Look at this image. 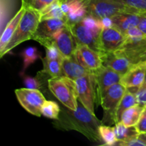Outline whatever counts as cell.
Returning <instances> with one entry per match:
<instances>
[{
  "instance_id": "1",
  "label": "cell",
  "mask_w": 146,
  "mask_h": 146,
  "mask_svg": "<svg viewBox=\"0 0 146 146\" xmlns=\"http://www.w3.org/2000/svg\"><path fill=\"white\" fill-rule=\"evenodd\" d=\"M101 124L102 121L83 105L78 106L75 111L66 107L62 108L58 118L53 122L54 126L58 129L77 131L91 142L103 144L99 134Z\"/></svg>"
},
{
  "instance_id": "2",
  "label": "cell",
  "mask_w": 146,
  "mask_h": 146,
  "mask_svg": "<svg viewBox=\"0 0 146 146\" xmlns=\"http://www.w3.org/2000/svg\"><path fill=\"white\" fill-rule=\"evenodd\" d=\"M41 21V13L30 7H26L25 12L17 30L4 50L0 51V57L11 52L16 46L28 40L32 39Z\"/></svg>"
},
{
  "instance_id": "3",
  "label": "cell",
  "mask_w": 146,
  "mask_h": 146,
  "mask_svg": "<svg viewBox=\"0 0 146 146\" xmlns=\"http://www.w3.org/2000/svg\"><path fill=\"white\" fill-rule=\"evenodd\" d=\"M48 88L64 106L73 111L77 109L78 95L75 80L64 75L51 78L48 80Z\"/></svg>"
},
{
  "instance_id": "4",
  "label": "cell",
  "mask_w": 146,
  "mask_h": 146,
  "mask_svg": "<svg viewBox=\"0 0 146 146\" xmlns=\"http://www.w3.org/2000/svg\"><path fill=\"white\" fill-rule=\"evenodd\" d=\"M121 49L133 65L146 61V36L138 27L128 29Z\"/></svg>"
},
{
  "instance_id": "5",
  "label": "cell",
  "mask_w": 146,
  "mask_h": 146,
  "mask_svg": "<svg viewBox=\"0 0 146 146\" xmlns=\"http://www.w3.org/2000/svg\"><path fill=\"white\" fill-rule=\"evenodd\" d=\"M125 91L126 88L118 83L108 88L103 95L100 103L104 112L103 124H116L117 108Z\"/></svg>"
},
{
  "instance_id": "6",
  "label": "cell",
  "mask_w": 146,
  "mask_h": 146,
  "mask_svg": "<svg viewBox=\"0 0 146 146\" xmlns=\"http://www.w3.org/2000/svg\"><path fill=\"white\" fill-rule=\"evenodd\" d=\"M15 94L20 105L27 112L37 117L42 115L41 108L46 98L39 89L19 88L15 90Z\"/></svg>"
},
{
  "instance_id": "7",
  "label": "cell",
  "mask_w": 146,
  "mask_h": 146,
  "mask_svg": "<svg viewBox=\"0 0 146 146\" xmlns=\"http://www.w3.org/2000/svg\"><path fill=\"white\" fill-rule=\"evenodd\" d=\"M93 72L96 81V104L99 106L103 95L108 88L121 82L123 75L104 65Z\"/></svg>"
},
{
  "instance_id": "8",
  "label": "cell",
  "mask_w": 146,
  "mask_h": 146,
  "mask_svg": "<svg viewBox=\"0 0 146 146\" xmlns=\"http://www.w3.org/2000/svg\"><path fill=\"white\" fill-rule=\"evenodd\" d=\"M133 9L115 0H91L87 6L88 15L98 19L104 17H111L119 13Z\"/></svg>"
},
{
  "instance_id": "9",
  "label": "cell",
  "mask_w": 146,
  "mask_h": 146,
  "mask_svg": "<svg viewBox=\"0 0 146 146\" xmlns=\"http://www.w3.org/2000/svg\"><path fill=\"white\" fill-rule=\"evenodd\" d=\"M75 81L80 102L90 112L95 114L96 81L94 72L80 77Z\"/></svg>"
},
{
  "instance_id": "10",
  "label": "cell",
  "mask_w": 146,
  "mask_h": 146,
  "mask_svg": "<svg viewBox=\"0 0 146 146\" xmlns=\"http://www.w3.org/2000/svg\"><path fill=\"white\" fill-rule=\"evenodd\" d=\"M68 24L67 19H48L41 20L36 31L33 36L32 39L39 42L43 46H46L54 43V34L59 29Z\"/></svg>"
},
{
  "instance_id": "11",
  "label": "cell",
  "mask_w": 146,
  "mask_h": 146,
  "mask_svg": "<svg viewBox=\"0 0 146 146\" xmlns=\"http://www.w3.org/2000/svg\"><path fill=\"white\" fill-rule=\"evenodd\" d=\"M68 27L74 36L78 44H84L89 46L92 49L101 53L100 46L99 35L86 27L82 21L70 23Z\"/></svg>"
},
{
  "instance_id": "12",
  "label": "cell",
  "mask_w": 146,
  "mask_h": 146,
  "mask_svg": "<svg viewBox=\"0 0 146 146\" xmlns=\"http://www.w3.org/2000/svg\"><path fill=\"white\" fill-rule=\"evenodd\" d=\"M125 40V34L115 25L111 28L101 30L99 35L101 53L115 51L122 46Z\"/></svg>"
},
{
  "instance_id": "13",
  "label": "cell",
  "mask_w": 146,
  "mask_h": 146,
  "mask_svg": "<svg viewBox=\"0 0 146 146\" xmlns=\"http://www.w3.org/2000/svg\"><path fill=\"white\" fill-rule=\"evenodd\" d=\"M53 39L63 57H71L75 54L78 44L68 24L59 29L54 34Z\"/></svg>"
},
{
  "instance_id": "14",
  "label": "cell",
  "mask_w": 146,
  "mask_h": 146,
  "mask_svg": "<svg viewBox=\"0 0 146 146\" xmlns=\"http://www.w3.org/2000/svg\"><path fill=\"white\" fill-rule=\"evenodd\" d=\"M102 54L103 53L95 51L84 44H78L75 53L78 62L91 71L98 69L103 65Z\"/></svg>"
},
{
  "instance_id": "15",
  "label": "cell",
  "mask_w": 146,
  "mask_h": 146,
  "mask_svg": "<svg viewBox=\"0 0 146 146\" xmlns=\"http://www.w3.org/2000/svg\"><path fill=\"white\" fill-rule=\"evenodd\" d=\"M103 65L112 68L121 75H124L133 66L125 53L121 49L103 53Z\"/></svg>"
},
{
  "instance_id": "16",
  "label": "cell",
  "mask_w": 146,
  "mask_h": 146,
  "mask_svg": "<svg viewBox=\"0 0 146 146\" xmlns=\"http://www.w3.org/2000/svg\"><path fill=\"white\" fill-rule=\"evenodd\" d=\"M146 74V61L133 65L121 80V84L126 88H140L143 83Z\"/></svg>"
},
{
  "instance_id": "17",
  "label": "cell",
  "mask_w": 146,
  "mask_h": 146,
  "mask_svg": "<svg viewBox=\"0 0 146 146\" xmlns=\"http://www.w3.org/2000/svg\"><path fill=\"white\" fill-rule=\"evenodd\" d=\"M143 12L135 9L119 13L112 17L114 25L123 33L135 27H138Z\"/></svg>"
},
{
  "instance_id": "18",
  "label": "cell",
  "mask_w": 146,
  "mask_h": 146,
  "mask_svg": "<svg viewBox=\"0 0 146 146\" xmlns=\"http://www.w3.org/2000/svg\"><path fill=\"white\" fill-rule=\"evenodd\" d=\"M62 68L64 75L74 80L93 72L78 62L75 54L71 57H63Z\"/></svg>"
},
{
  "instance_id": "19",
  "label": "cell",
  "mask_w": 146,
  "mask_h": 146,
  "mask_svg": "<svg viewBox=\"0 0 146 146\" xmlns=\"http://www.w3.org/2000/svg\"><path fill=\"white\" fill-rule=\"evenodd\" d=\"M25 10L26 7L21 4L20 9L17 11L14 17L10 21H9L7 24L5 28L1 32V38H0V51L4 50L6 46L8 44V43L11 40V37L17 30L20 21H21V18H22L23 15L25 12Z\"/></svg>"
},
{
  "instance_id": "20",
  "label": "cell",
  "mask_w": 146,
  "mask_h": 146,
  "mask_svg": "<svg viewBox=\"0 0 146 146\" xmlns=\"http://www.w3.org/2000/svg\"><path fill=\"white\" fill-rule=\"evenodd\" d=\"M69 7L67 20L70 23L81 21L88 14L87 6L81 0H64Z\"/></svg>"
},
{
  "instance_id": "21",
  "label": "cell",
  "mask_w": 146,
  "mask_h": 146,
  "mask_svg": "<svg viewBox=\"0 0 146 146\" xmlns=\"http://www.w3.org/2000/svg\"><path fill=\"white\" fill-rule=\"evenodd\" d=\"M144 108L145 106L141 104H137L128 108L123 113L121 122L126 126H135L138 123Z\"/></svg>"
},
{
  "instance_id": "22",
  "label": "cell",
  "mask_w": 146,
  "mask_h": 146,
  "mask_svg": "<svg viewBox=\"0 0 146 146\" xmlns=\"http://www.w3.org/2000/svg\"><path fill=\"white\" fill-rule=\"evenodd\" d=\"M62 59L63 58L48 59L46 56L44 58H41L43 63V70L41 72L48 75L51 78L63 76Z\"/></svg>"
},
{
  "instance_id": "23",
  "label": "cell",
  "mask_w": 146,
  "mask_h": 146,
  "mask_svg": "<svg viewBox=\"0 0 146 146\" xmlns=\"http://www.w3.org/2000/svg\"><path fill=\"white\" fill-rule=\"evenodd\" d=\"M137 104H138V103L137 101L136 96H135V94L126 88V91H125L123 96L121 98L118 108H117L116 123L121 122V115L125 110L133 106L137 105Z\"/></svg>"
},
{
  "instance_id": "24",
  "label": "cell",
  "mask_w": 146,
  "mask_h": 146,
  "mask_svg": "<svg viewBox=\"0 0 146 146\" xmlns=\"http://www.w3.org/2000/svg\"><path fill=\"white\" fill-rule=\"evenodd\" d=\"M60 0H54L51 4L47 6L41 11V20L48 19H67L66 15L61 9Z\"/></svg>"
},
{
  "instance_id": "25",
  "label": "cell",
  "mask_w": 146,
  "mask_h": 146,
  "mask_svg": "<svg viewBox=\"0 0 146 146\" xmlns=\"http://www.w3.org/2000/svg\"><path fill=\"white\" fill-rule=\"evenodd\" d=\"M23 58V67L21 72H25L26 70L34 64L37 59L41 58V53L38 51L36 47L29 46L23 50L19 54Z\"/></svg>"
},
{
  "instance_id": "26",
  "label": "cell",
  "mask_w": 146,
  "mask_h": 146,
  "mask_svg": "<svg viewBox=\"0 0 146 146\" xmlns=\"http://www.w3.org/2000/svg\"><path fill=\"white\" fill-rule=\"evenodd\" d=\"M115 133L118 142L124 141L132 137L139 135L135 126H126L122 122H118L115 124Z\"/></svg>"
},
{
  "instance_id": "27",
  "label": "cell",
  "mask_w": 146,
  "mask_h": 146,
  "mask_svg": "<svg viewBox=\"0 0 146 146\" xmlns=\"http://www.w3.org/2000/svg\"><path fill=\"white\" fill-rule=\"evenodd\" d=\"M99 134L102 140L103 145H115L116 143L118 142L115 136L114 127L101 124L99 127Z\"/></svg>"
},
{
  "instance_id": "28",
  "label": "cell",
  "mask_w": 146,
  "mask_h": 146,
  "mask_svg": "<svg viewBox=\"0 0 146 146\" xmlns=\"http://www.w3.org/2000/svg\"><path fill=\"white\" fill-rule=\"evenodd\" d=\"M60 112H61V108H60L58 104L55 101L46 100L42 108H41L42 115L50 119H58L59 117Z\"/></svg>"
},
{
  "instance_id": "29",
  "label": "cell",
  "mask_w": 146,
  "mask_h": 146,
  "mask_svg": "<svg viewBox=\"0 0 146 146\" xmlns=\"http://www.w3.org/2000/svg\"><path fill=\"white\" fill-rule=\"evenodd\" d=\"M54 0H21V4L25 7H30L38 11H41ZM62 2L64 0H60Z\"/></svg>"
},
{
  "instance_id": "30",
  "label": "cell",
  "mask_w": 146,
  "mask_h": 146,
  "mask_svg": "<svg viewBox=\"0 0 146 146\" xmlns=\"http://www.w3.org/2000/svg\"><path fill=\"white\" fill-rule=\"evenodd\" d=\"M129 8L146 13V0H115Z\"/></svg>"
},
{
  "instance_id": "31",
  "label": "cell",
  "mask_w": 146,
  "mask_h": 146,
  "mask_svg": "<svg viewBox=\"0 0 146 146\" xmlns=\"http://www.w3.org/2000/svg\"><path fill=\"white\" fill-rule=\"evenodd\" d=\"M20 76L22 78L24 85L26 87L31 89H40L41 87V83L39 78L32 77L27 75L25 72H20Z\"/></svg>"
},
{
  "instance_id": "32",
  "label": "cell",
  "mask_w": 146,
  "mask_h": 146,
  "mask_svg": "<svg viewBox=\"0 0 146 146\" xmlns=\"http://www.w3.org/2000/svg\"><path fill=\"white\" fill-rule=\"evenodd\" d=\"M83 24L86 26V27H88V29H90L91 30H92L93 31H94L96 34H100L101 31V26H100V22L99 19L95 18V17H92L91 15H88L87 14L82 20H81Z\"/></svg>"
},
{
  "instance_id": "33",
  "label": "cell",
  "mask_w": 146,
  "mask_h": 146,
  "mask_svg": "<svg viewBox=\"0 0 146 146\" xmlns=\"http://www.w3.org/2000/svg\"><path fill=\"white\" fill-rule=\"evenodd\" d=\"M46 48V57L48 59H56V58H63L61 52L56 46L55 43L49 44L45 46Z\"/></svg>"
},
{
  "instance_id": "34",
  "label": "cell",
  "mask_w": 146,
  "mask_h": 146,
  "mask_svg": "<svg viewBox=\"0 0 146 146\" xmlns=\"http://www.w3.org/2000/svg\"><path fill=\"white\" fill-rule=\"evenodd\" d=\"M115 145L121 146H146V143L139 137V135L132 137L124 141L117 142Z\"/></svg>"
},
{
  "instance_id": "35",
  "label": "cell",
  "mask_w": 146,
  "mask_h": 146,
  "mask_svg": "<svg viewBox=\"0 0 146 146\" xmlns=\"http://www.w3.org/2000/svg\"><path fill=\"white\" fill-rule=\"evenodd\" d=\"M136 131L139 133H146V106H145L141 116L138 121V123L135 125Z\"/></svg>"
},
{
  "instance_id": "36",
  "label": "cell",
  "mask_w": 146,
  "mask_h": 146,
  "mask_svg": "<svg viewBox=\"0 0 146 146\" xmlns=\"http://www.w3.org/2000/svg\"><path fill=\"white\" fill-rule=\"evenodd\" d=\"M99 22L101 29L111 28L114 26V23L113 21L112 18L111 17H104V18L99 19Z\"/></svg>"
},
{
  "instance_id": "37",
  "label": "cell",
  "mask_w": 146,
  "mask_h": 146,
  "mask_svg": "<svg viewBox=\"0 0 146 146\" xmlns=\"http://www.w3.org/2000/svg\"><path fill=\"white\" fill-rule=\"evenodd\" d=\"M135 96L138 104L143 106L146 105V89L138 90L135 93Z\"/></svg>"
},
{
  "instance_id": "38",
  "label": "cell",
  "mask_w": 146,
  "mask_h": 146,
  "mask_svg": "<svg viewBox=\"0 0 146 146\" xmlns=\"http://www.w3.org/2000/svg\"><path fill=\"white\" fill-rule=\"evenodd\" d=\"M138 27L143 32V34L146 36V13H143L142 14V17H141Z\"/></svg>"
},
{
  "instance_id": "39",
  "label": "cell",
  "mask_w": 146,
  "mask_h": 146,
  "mask_svg": "<svg viewBox=\"0 0 146 146\" xmlns=\"http://www.w3.org/2000/svg\"><path fill=\"white\" fill-rule=\"evenodd\" d=\"M61 10L64 11V14H65L66 15H67V14L68 13V11H69V7H68V3L66 1L61 2Z\"/></svg>"
},
{
  "instance_id": "40",
  "label": "cell",
  "mask_w": 146,
  "mask_h": 146,
  "mask_svg": "<svg viewBox=\"0 0 146 146\" xmlns=\"http://www.w3.org/2000/svg\"><path fill=\"white\" fill-rule=\"evenodd\" d=\"M146 89V74H145V79H144L143 83V84L141 85V86L138 88V90H144Z\"/></svg>"
},
{
  "instance_id": "41",
  "label": "cell",
  "mask_w": 146,
  "mask_h": 146,
  "mask_svg": "<svg viewBox=\"0 0 146 146\" xmlns=\"http://www.w3.org/2000/svg\"><path fill=\"white\" fill-rule=\"evenodd\" d=\"M139 137L143 140V141H144L146 143V133H140Z\"/></svg>"
},
{
  "instance_id": "42",
  "label": "cell",
  "mask_w": 146,
  "mask_h": 146,
  "mask_svg": "<svg viewBox=\"0 0 146 146\" xmlns=\"http://www.w3.org/2000/svg\"><path fill=\"white\" fill-rule=\"evenodd\" d=\"M81 1H82L83 2L85 3L86 5L88 6V4H89V2H90V1H91V0H81Z\"/></svg>"
},
{
  "instance_id": "43",
  "label": "cell",
  "mask_w": 146,
  "mask_h": 146,
  "mask_svg": "<svg viewBox=\"0 0 146 146\" xmlns=\"http://www.w3.org/2000/svg\"><path fill=\"white\" fill-rule=\"evenodd\" d=\"M145 106H146V105H145Z\"/></svg>"
}]
</instances>
